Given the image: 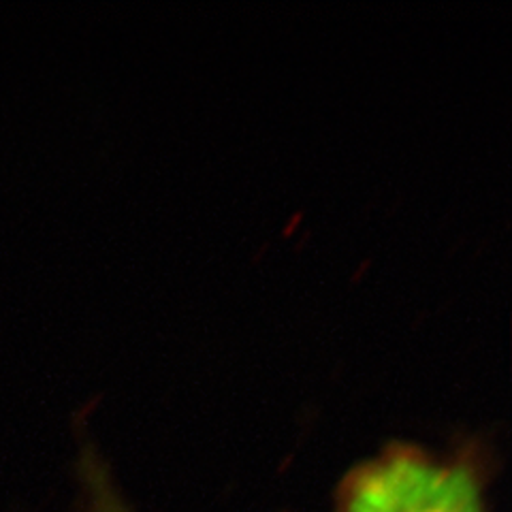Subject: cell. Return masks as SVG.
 Segmentation results:
<instances>
[{"instance_id":"6da1fadb","label":"cell","mask_w":512,"mask_h":512,"mask_svg":"<svg viewBox=\"0 0 512 512\" xmlns=\"http://www.w3.org/2000/svg\"><path fill=\"white\" fill-rule=\"evenodd\" d=\"M335 512H485L470 461L393 444L355 470L338 491Z\"/></svg>"},{"instance_id":"7a4b0ae2","label":"cell","mask_w":512,"mask_h":512,"mask_svg":"<svg viewBox=\"0 0 512 512\" xmlns=\"http://www.w3.org/2000/svg\"><path fill=\"white\" fill-rule=\"evenodd\" d=\"M86 466V483L90 491V512H128L122 502L118 500L116 491L109 487L107 476L101 472L94 461H84Z\"/></svg>"}]
</instances>
